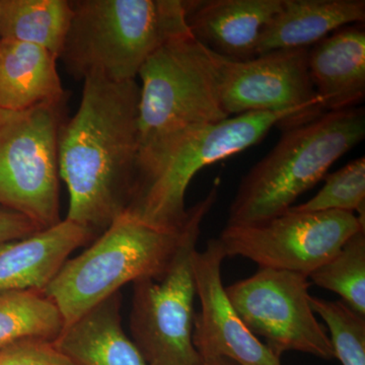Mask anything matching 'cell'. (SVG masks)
I'll return each instance as SVG.
<instances>
[{
    "label": "cell",
    "mask_w": 365,
    "mask_h": 365,
    "mask_svg": "<svg viewBox=\"0 0 365 365\" xmlns=\"http://www.w3.org/2000/svg\"><path fill=\"white\" fill-rule=\"evenodd\" d=\"M76 114L62 125L59 174L69 192L66 220L97 237L128 209L139 153L136 79H83Z\"/></svg>",
    "instance_id": "1"
},
{
    "label": "cell",
    "mask_w": 365,
    "mask_h": 365,
    "mask_svg": "<svg viewBox=\"0 0 365 365\" xmlns=\"http://www.w3.org/2000/svg\"><path fill=\"white\" fill-rule=\"evenodd\" d=\"M222 60L190 33L141 67L135 190L189 134L230 117L220 98Z\"/></svg>",
    "instance_id": "2"
},
{
    "label": "cell",
    "mask_w": 365,
    "mask_h": 365,
    "mask_svg": "<svg viewBox=\"0 0 365 365\" xmlns=\"http://www.w3.org/2000/svg\"><path fill=\"white\" fill-rule=\"evenodd\" d=\"M216 200L213 188L190 208L181 227H158L129 210L115 218L90 248L63 264L44 289L61 312L66 329L124 285L162 276L190 230L203 222Z\"/></svg>",
    "instance_id": "3"
},
{
    "label": "cell",
    "mask_w": 365,
    "mask_h": 365,
    "mask_svg": "<svg viewBox=\"0 0 365 365\" xmlns=\"http://www.w3.org/2000/svg\"><path fill=\"white\" fill-rule=\"evenodd\" d=\"M364 137L365 111L359 107L284 129L270 153L242 178L227 225H253L287 212Z\"/></svg>",
    "instance_id": "4"
},
{
    "label": "cell",
    "mask_w": 365,
    "mask_h": 365,
    "mask_svg": "<svg viewBox=\"0 0 365 365\" xmlns=\"http://www.w3.org/2000/svg\"><path fill=\"white\" fill-rule=\"evenodd\" d=\"M59 59L78 78L134 81L162 46L190 34L184 0H76Z\"/></svg>",
    "instance_id": "5"
},
{
    "label": "cell",
    "mask_w": 365,
    "mask_h": 365,
    "mask_svg": "<svg viewBox=\"0 0 365 365\" xmlns=\"http://www.w3.org/2000/svg\"><path fill=\"white\" fill-rule=\"evenodd\" d=\"M322 114L302 108L246 113L198 129L189 134L139 185L127 210L158 227H181L190 213L185 204L187 188L199 170L248 150L274 127L284 130Z\"/></svg>",
    "instance_id": "6"
},
{
    "label": "cell",
    "mask_w": 365,
    "mask_h": 365,
    "mask_svg": "<svg viewBox=\"0 0 365 365\" xmlns=\"http://www.w3.org/2000/svg\"><path fill=\"white\" fill-rule=\"evenodd\" d=\"M63 102L0 110V205L46 230L61 222L58 144Z\"/></svg>",
    "instance_id": "7"
},
{
    "label": "cell",
    "mask_w": 365,
    "mask_h": 365,
    "mask_svg": "<svg viewBox=\"0 0 365 365\" xmlns=\"http://www.w3.org/2000/svg\"><path fill=\"white\" fill-rule=\"evenodd\" d=\"M197 222L190 230L170 267L160 277L133 284L131 339L148 365H200L194 347L196 297L193 255L201 234Z\"/></svg>",
    "instance_id": "8"
},
{
    "label": "cell",
    "mask_w": 365,
    "mask_h": 365,
    "mask_svg": "<svg viewBox=\"0 0 365 365\" xmlns=\"http://www.w3.org/2000/svg\"><path fill=\"white\" fill-rule=\"evenodd\" d=\"M365 227L355 213L288 210L266 222L227 225L217 237L225 256L242 257L259 267L304 274L309 277Z\"/></svg>",
    "instance_id": "9"
},
{
    "label": "cell",
    "mask_w": 365,
    "mask_h": 365,
    "mask_svg": "<svg viewBox=\"0 0 365 365\" xmlns=\"http://www.w3.org/2000/svg\"><path fill=\"white\" fill-rule=\"evenodd\" d=\"M309 287L304 274L260 268L225 292L250 332L264 338L278 357L299 351L331 360L332 345L309 304Z\"/></svg>",
    "instance_id": "10"
},
{
    "label": "cell",
    "mask_w": 365,
    "mask_h": 365,
    "mask_svg": "<svg viewBox=\"0 0 365 365\" xmlns=\"http://www.w3.org/2000/svg\"><path fill=\"white\" fill-rule=\"evenodd\" d=\"M309 49L277 50L242 62L223 58L225 112L230 117L299 108L325 113L309 76Z\"/></svg>",
    "instance_id": "11"
},
{
    "label": "cell",
    "mask_w": 365,
    "mask_h": 365,
    "mask_svg": "<svg viewBox=\"0 0 365 365\" xmlns=\"http://www.w3.org/2000/svg\"><path fill=\"white\" fill-rule=\"evenodd\" d=\"M227 258L218 239L209 240L193 255L196 297L201 309L194 318V347L201 359H225L240 365H281L274 354L242 323L223 287L222 267Z\"/></svg>",
    "instance_id": "12"
},
{
    "label": "cell",
    "mask_w": 365,
    "mask_h": 365,
    "mask_svg": "<svg viewBox=\"0 0 365 365\" xmlns=\"http://www.w3.org/2000/svg\"><path fill=\"white\" fill-rule=\"evenodd\" d=\"M283 0H189L190 33L218 56L232 61L257 57L264 28L282 9Z\"/></svg>",
    "instance_id": "13"
},
{
    "label": "cell",
    "mask_w": 365,
    "mask_h": 365,
    "mask_svg": "<svg viewBox=\"0 0 365 365\" xmlns=\"http://www.w3.org/2000/svg\"><path fill=\"white\" fill-rule=\"evenodd\" d=\"M96 237L66 218L30 237L0 244V292L44 290L69 256Z\"/></svg>",
    "instance_id": "14"
},
{
    "label": "cell",
    "mask_w": 365,
    "mask_h": 365,
    "mask_svg": "<svg viewBox=\"0 0 365 365\" xmlns=\"http://www.w3.org/2000/svg\"><path fill=\"white\" fill-rule=\"evenodd\" d=\"M309 76L324 110L355 108L365 97V26L338 29L307 53Z\"/></svg>",
    "instance_id": "15"
},
{
    "label": "cell",
    "mask_w": 365,
    "mask_h": 365,
    "mask_svg": "<svg viewBox=\"0 0 365 365\" xmlns=\"http://www.w3.org/2000/svg\"><path fill=\"white\" fill-rule=\"evenodd\" d=\"M364 21V0H283L261 34L257 56L311 48L338 29Z\"/></svg>",
    "instance_id": "16"
},
{
    "label": "cell",
    "mask_w": 365,
    "mask_h": 365,
    "mask_svg": "<svg viewBox=\"0 0 365 365\" xmlns=\"http://www.w3.org/2000/svg\"><path fill=\"white\" fill-rule=\"evenodd\" d=\"M121 292L67 327L54 344L78 365H148L122 328Z\"/></svg>",
    "instance_id": "17"
},
{
    "label": "cell",
    "mask_w": 365,
    "mask_h": 365,
    "mask_svg": "<svg viewBox=\"0 0 365 365\" xmlns=\"http://www.w3.org/2000/svg\"><path fill=\"white\" fill-rule=\"evenodd\" d=\"M57 60L40 46L0 39V110L25 111L63 102Z\"/></svg>",
    "instance_id": "18"
},
{
    "label": "cell",
    "mask_w": 365,
    "mask_h": 365,
    "mask_svg": "<svg viewBox=\"0 0 365 365\" xmlns=\"http://www.w3.org/2000/svg\"><path fill=\"white\" fill-rule=\"evenodd\" d=\"M72 14L68 0H0V39L40 46L59 59Z\"/></svg>",
    "instance_id": "19"
},
{
    "label": "cell",
    "mask_w": 365,
    "mask_h": 365,
    "mask_svg": "<svg viewBox=\"0 0 365 365\" xmlns=\"http://www.w3.org/2000/svg\"><path fill=\"white\" fill-rule=\"evenodd\" d=\"M64 329L61 312L44 290L0 292V350L24 341L55 342Z\"/></svg>",
    "instance_id": "20"
},
{
    "label": "cell",
    "mask_w": 365,
    "mask_h": 365,
    "mask_svg": "<svg viewBox=\"0 0 365 365\" xmlns=\"http://www.w3.org/2000/svg\"><path fill=\"white\" fill-rule=\"evenodd\" d=\"M309 279L340 295L345 304L365 317V227L352 235Z\"/></svg>",
    "instance_id": "21"
},
{
    "label": "cell",
    "mask_w": 365,
    "mask_h": 365,
    "mask_svg": "<svg viewBox=\"0 0 365 365\" xmlns=\"http://www.w3.org/2000/svg\"><path fill=\"white\" fill-rule=\"evenodd\" d=\"M365 158H357L345 167L326 175L325 184L307 202L294 206L297 212L345 211L359 213L365 222Z\"/></svg>",
    "instance_id": "22"
},
{
    "label": "cell",
    "mask_w": 365,
    "mask_h": 365,
    "mask_svg": "<svg viewBox=\"0 0 365 365\" xmlns=\"http://www.w3.org/2000/svg\"><path fill=\"white\" fill-rule=\"evenodd\" d=\"M309 304L328 327L335 359L342 365H365V317L342 300L332 302L311 295Z\"/></svg>",
    "instance_id": "23"
},
{
    "label": "cell",
    "mask_w": 365,
    "mask_h": 365,
    "mask_svg": "<svg viewBox=\"0 0 365 365\" xmlns=\"http://www.w3.org/2000/svg\"><path fill=\"white\" fill-rule=\"evenodd\" d=\"M0 365H78L54 342L24 341L0 350Z\"/></svg>",
    "instance_id": "24"
},
{
    "label": "cell",
    "mask_w": 365,
    "mask_h": 365,
    "mask_svg": "<svg viewBox=\"0 0 365 365\" xmlns=\"http://www.w3.org/2000/svg\"><path fill=\"white\" fill-rule=\"evenodd\" d=\"M40 230H42L26 216L0 209V244L30 237Z\"/></svg>",
    "instance_id": "25"
},
{
    "label": "cell",
    "mask_w": 365,
    "mask_h": 365,
    "mask_svg": "<svg viewBox=\"0 0 365 365\" xmlns=\"http://www.w3.org/2000/svg\"><path fill=\"white\" fill-rule=\"evenodd\" d=\"M200 365H240L232 360L225 359V357H217V359H202Z\"/></svg>",
    "instance_id": "26"
}]
</instances>
